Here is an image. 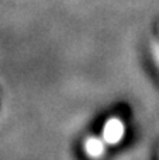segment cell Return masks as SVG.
<instances>
[{
  "mask_svg": "<svg viewBox=\"0 0 159 160\" xmlns=\"http://www.w3.org/2000/svg\"><path fill=\"white\" fill-rule=\"evenodd\" d=\"M126 132L127 128L123 119L118 117H111L104 122L103 129H101V138L107 146H115L124 139Z\"/></svg>",
  "mask_w": 159,
  "mask_h": 160,
  "instance_id": "obj_1",
  "label": "cell"
},
{
  "mask_svg": "<svg viewBox=\"0 0 159 160\" xmlns=\"http://www.w3.org/2000/svg\"><path fill=\"white\" fill-rule=\"evenodd\" d=\"M106 142L103 141L101 136H89V138L85 139L83 142V150H85V155L87 156L89 159L93 160H99L104 156L106 153Z\"/></svg>",
  "mask_w": 159,
  "mask_h": 160,
  "instance_id": "obj_2",
  "label": "cell"
}]
</instances>
